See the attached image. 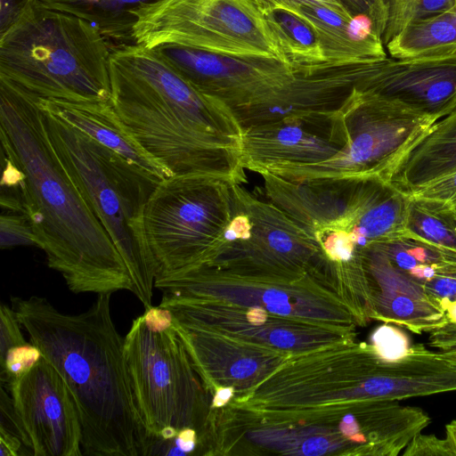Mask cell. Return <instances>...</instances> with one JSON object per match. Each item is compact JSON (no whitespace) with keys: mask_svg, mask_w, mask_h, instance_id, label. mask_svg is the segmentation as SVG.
<instances>
[{"mask_svg":"<svg viewBox=\"0 0 456 456\" xmlns=\"http://www.w3.org/2000/svg\"><path fill=\"white\" fill-rule=\"evenodd\" d=\"M232 220L205 265L234 273L289 278L313 273L328 279L317 246L295 220L242 183H232Z\"/></svg>","mask_w":456,"mask_h":456,"instance_id":"11","label":"cell"},{"mask_svg":"<svg viewBox=\"0 0 456 456\" xmlns=\"http://www.w3.org/2000/svg\"><path fill=\"white\" fill-rule=\"evenodd\" d=\"M407 228L411 237L456 258V219L452 215L411 200Z\"/></svg>","mask_w":456,"mask_h":456,"instance_id":"26","label":"cell"},{"mask_svg":"<svg viewBox=\"0 0 456 456\" xmlns=\"http://www.w3.org/2000/svg\"><path fill=\"white\" fill-rule=\"evenodd\" d=\"M44 117L55 152L121 255L133 293L145 308L151 306L157 267L145 238L143 213L160 181L81 130L45 110Z\"/></svg>","mask_w":456,"mask_h":456,"instance_id":"5","label":"cell"},{"mask_svg":"<svg viewBox=\"0 0 456 456\" xmlns=\"http://www.w3.org/2000/svg\"><path fill=\"white\" fill-rule=\"evenodd\" d=\"M112 293L98 294L86 311L60 312L45 297H12L30 342L60 373L82 429L86 455L140 456L144 436L124 352L110 314Z\"/></svg>","mask_w":456,"mask_h":456,"instance_id":"3","label":"cell"},{"mask_svg":"<svg viewBox=\"0 0 456 456\" xmlns=\"http://www.w3.org/2000/svg\"><path fill=\"white\" fill-rule=\"evenodd\" d=\"M407 195L434 210L449 213L456 207V170Z\"/></svg>","mask_w":456,"mask_h":456,"instance_id":"29","label":"cell"},{"mask_svg":"<svg viewBox=\"0 0 456 456\" xmlns=\"http://www.w3.org/2000/svg\"><path fill=\"white\" fill-rule=\"evenodd\" d=\"M31 0H1L0 33L6 30Z\"/></svg>","mask_w":456,"mask_h":456,"instance_id":"35","label":"cell"},{"mask_svg":"<svg viewBox=\"0 0 456 456\" xmlns=\"http://www.w3.org/2000/svg\"><path fill=\"white\" fill-rule=\"evenodd\" d=\"M456 170V110L438 120L403 158L391 184L411 194Z\"/></svg>","mask_w":456,"mask_h":456,"instance_id":"21","label":"cell"},{"mask_svg":"<svg viewBox=\"0 0 456 456\" xmlns=\"http://www.w3.org/2000/svg\"><path fill=\"white\" fill-rule=\"evenodd\" d=\"M41 5L79 17L117 46L135 44L136 13L156 0H36ZM116 46V47H117Z\"/></svg>","mask_w":456,"mask_h":456,"instance_id":"23","label":"cell"},{"mask_svg":"<svg viewBox=\"0 0 456 456\" xmlns=\"http://www.w3.org/2000/svg\"><path fill=\"white\" fill-rule=\"evenodd\" d=\"M445 438L449 442L456 456V420H452V422L446 425Z\"/></svg>","mask_w":456,"mask_h":456,"instance_id":"39","label":"cell"},{"mask_svg":"<svg viewBox=\"0 0 456 456\" xmlns=\"http://www.w3.org/2000/svg\"><path fill=\"white\" fill-rule=\"evenodd\" d=\"M133 36L150 49L173 44L292 66L255 0H156L137 12Z\"/></svg>","mask_w":456,"mask_h":456,"instance_id":"10","label":"cell"},{"mask_svg":"<svg viewBox=\"0 0 456 456\" xmlns=\"http://www.w3.org/2000/svg\"><path fill=\"white\" fill-rule=\"evenodd\" d=\"M289 63L314 71L327 62L313 26L297 12L273 0H255Z\"/></svg>","mask_w":456,"mask_h":456,"instance_id":"22","label":"cell"},{"mask_svg":"<svg viewBox=\"0 0 456 456\" xmlns=\"http://www.w3.org/2000/svg\"><path fill=\"white\" fill-rule=\"evenodd\" d=\"M1 187L17 195L48 266L74 293L134 292L128 269L48 136L38 97L0 77Z\"/></svg>","mask_w":456,"mask_h":456,"instance_id":"1","label":"cell"},{"mask_svg":"<svg viewBox=\"0 0 456 456\" xmlns=\"http://www.w3.org/2000/svg\"><path fill=\"white\" fill-rule=\"evenodd\" d=\"M174 325L212 397L223 387H233L234 396L250 392L292 355L209 330Z\"/></svg>","mask_w":456,"mask_h":456,"instance_id":"16","label":"cell"},{"mask_svg":"<svg viewBox=\"0 0 456 456\" xmlns=\"http://www.w3.org/2000/svg\"><path fill=\"white\" fill-rule=\"evenodd\" d=\"M235 390L232 387H217L213 395L211 409H220L226 405L234 396Z\"/></svg>","mask_w":456,"mask_h":456,"instance_id":"37","label":"cell"},{"mask_svg":"<svg viewBox=\"0 0 456 456\" xmlns=\"http://www.w3.org/2000/svg\"><path fill=\"white\" fill-rule=\"evenodd\" d=\"M38 103L45 111L81 130L135 168L159 181L172 176L125 129L110 102H75L38 97Z\"/></svg>","mask_w":456,"mask_h":456,"instance_id":"20","label":"cell"},{"mask_svg":"<svg viewBox=\"0 0 456 456\" xmlns=\"http://www.w3.org/2000/svg\"><path fill=\"white\" fill-rule=\"evenodd\" d=\"M376 245L398 269L422 286L440 274L456 272V258L414 237Z\"/></svg>","mask_w":456,"mask_h":456,"instance_id":"25","label":"cell"},{"mask_svg":"<svg viewBox=\"0 0 456 456\" xmlns=\"http://www.w3.org/2000/svg\"><path fill=\"white\" fill-rule=\"evenodd\" d=\"M151 49L196 90L223 103L235 120L266 102L301 71L273 58L232 56L173 44Z\"/></svg>","mask_w":456,"mask_h":456,"instance_id":"12","label":"cell"},{"mask_svg":"<svg viewBox=\"0 0 456 456\" xmlns=\"http://www.w3.org/2000/svg\"><path fill=\"white\" fill-rule=\"evenodd\" d=\"M297 12L314 28L327 62L345 65L387 58L371 24L310 0H273Z\"/></svg>","mask_w":456,"mask_h":456,"instance_id":"19","label":"cell"},{"mask_svg":"<svg viewBox=\"0 0 456 456\" xmlns=\"http://www.w3.org/2000/svg\"><path fill=\"white\" fill-rule=\"evenodd\" d=\"M21 327L13 309L2 305L0 307V360L12 347L27 343L22 335Z\"/></svg>","mask_w":456,"mask_h":456,"instance_id":"33","label":"cell"},{"mask_svg":"<svg viewBox=\"0 0 456 456\" xmlns=\"http://www.w3.org/2000/svg\"><path fill=\"white\" fill-rule=\"evenodd\" d=\"M447 214H450L452 215L455 219H456V207L454 208H452L449 213Z\"/></svg>","mask_w":456,"mask_h":456,"instance_id":"41","label":"cell"},{"mask_svg":"<svg viewBox=\"0 0 456 456\" xmlns=\"http://www.w3.org/2000/svg\"><path fill=\"white\" fill-rule=\"evenodd\" d=\"M124 352L143 423L142 444L149 439L173 438L184 428L197 429L202 436L212 396L175 325L151 330L140 315L124 338Z\"/></svg>","mask_w":456,"mask_h":456,"instance_id":"6","label":"cell"},{"mask_svg":"<svg viewBox=\"0 0 456 456\" xmlns=\"http://www.w3.org/2000/svg\"><path fill=\"white\" fill-rule=\"evenodd\" d=\"M346 143L334 156L311 164H275L260 169L289 181L376 178L390 183L403 158L440 120L362 93L343 110Z\"/></svg>","mask_w":456,"mask_h":456,"instance_id":"9","label":"cell"},{"mask_svg":"<svg viewBox=\"0 0 456 456\" xmlns=\"http://www.w3.org/2000/svg\"><path fill=\"white\" fill-rule=\"evenodd\" d=\"M110 51L86 20L31 0L0 33V77L44 99L110 102Z\"/></svg>","mask_w":456,"mask_h":456,"instance_id":"4","label":"cell"},{"mask_svg":"<svg viewBox=\"0 0 456 456\" xmlns=\"http://www.w3.org/2000/svg\"><path fill=\"white\" fill-rule=\"evenodd\" d=\"M159 306L171 312L176 325L209 330L292 355L355 337V329L217 301H176Z\"/></svg>","mask_w":456,"mask_h":456,"instance_id":"13","label":"cell"},{"mask_svg":"<svg viewBox=\"0 0 456 456\" xmlns=\"http://www.w3.org/2000/svg\"><path fill=\"white\" fill-rule=\"evenodd\" d=\"M441 301L448 322L456 324V300L442 299Z\"/></svg>","mask_w":456,"mask_h":456,"instance_id":"38","label":"cell"},{"mask_svg":"<svg viewBox=\"0 0 456 456\" xmlns=\"http://www.w3.org/2000/svg\"><path fill=\"white\" fill-rule=\"evenodd\" d=\"M403 456H455L447 439L418 434L407 445Z\"/></svg>","mask_w":456,"mask_h":456,"instance_id":"34","label":"cell"},{"mask_svg":"<svg viewBox=\"0 0 456 456\" xmlns=\"http://www.w3.org/2000/svg\"><path fill=\"white\" fill-rule=\"evenodd\" d=\"M339 118L286 119L242 130L240 158L246 170L275 164H311L326 160L345 145Z\"/></svg>","mask_w":456,"mask_h":456,"instance_id":"17","label":"cell"},{"mask_svg":"<svg viewBox=\"0 0 456 456\" xmlns=\"http://www.w3.org/2000/svg\"><path fill=\"white\" fill-rule=\"evenodd\" d=\"M0 246H37L38 241L28 216L21 212L2 211L0 216Z\"/></svg>","mask_w":456,"mask_h":456,"instance_id":"30","label":"cell"},{"mask_svg":"<svg viewBox=\"0 0 456 456\" xmlns=\"http://www.w3.org/2000/svg\"><path fill=\"white\" fill-rule=\"evenodd\" d=\"M385 47L394 59L456 55V5L410 23Z\"/></svg>","mask_w":456,"mask_h":456,"instance_id":"24","label":"cell"},{"mask_svg":"<svg viewBox=\"0 0 456 456\" xmlns=\"http://www.w3.org/2000/svg\"><path fill=\"white\" fill-rule=\"evenodd\" d=\"M15 412L35 456H81L82 429L67 385L41 357L28 372L8 384Z\"/></svg>","mask_w":456,"mask_h":456,"instance_id":"14","label":"cell"},{"mask_svg":"<svg viewBox=\"0 0 456 456\" xmlns=\"http://www.w3.org/2000/svg\"><path fill=\"white\" fill-rule=\"evenodd\" d=\"M232 183L204 175H175L157 184L143 213L156 278L210 260L232 220Z\"/></svg>","mask_w":456,"mask_h":456,"instance_id":"8","label":"cell"},{"mask_svg":"<svg viewBox=\"0 0 456 456\" xmlns=\"http://www.w3.org/2000/svg\"><path fill=\"white\" fill-rule=\"evenodd\" d=\"M454 2H455V5H456V0H454Z\"/></svg>","mask_w":456,"mask_h":456,"instance_id":"42","label":"cell"},{"mask_svg":"<svg viewBox=\"0 0 456 456\" xmlns=\"http://www.w3.org/2000/svg\"><path fill=\"white\" fill-rule=\"evenodd\" d=\"M353 18L368 20L381 37L387 24V9L384 0H339Z\"/></svg>","mask_w":456,"mask_h":456,"instance_id":"32","label":"cell"},{"mask_svg":"<svg viewBox=\"0 0 456 456\" xmlns=\"http://www.w3.org/2000/svg\"><path fill=\"white\" fill-rule=\"evenodd\" d=\"M371 320L415 334L431 332L449 322L441 299L398 269L376 244L364 248Z\"/></svg>","mask_w":456,"mask_h":456,"instance_id":"18","label":"cell"},{"mask_svg":"<svg viewBox=\"0 0 456 456\" xmlns=\"http://www.w3.org/2000/svg\"><path fill=\"white\" fill-rule=\"evenodd\" d=\"M110 104L125 129L175 175L247 181L242 129L219 101L196 90L155 51L138 44L111 48Z\"/></svg>","mask_w":456,"mask_h":456,"instance_id":"2","label":"cell"},{"mask_svg":"<svg viewBox=\"0 0 456 456\" xmlns=\"http://www.w3.org/2000/svg\"><path fill=\"white\" fill-rule=\"evenodd\" d=\"M318 4H321L324 6H327L332 10H335L339 12L348 13L346 9L343 7L339 0H310Z\"/></svg>","mask_w":456,"mask_h":456,"instance_id":"40","label":"cell"},{"mask_svg":"<svg viewBox=\"0 0 456 456\" xmlns=\"http://www.w3.org/2000/svg\"><path fill=\"white\" fill-rule=\"evenodd\" d=\"M22 446H24V444L17 436L0 428L1 456H17L22 454V452H20Z\"/></svg>","mask_w":456,"mask_h":456,"instance_id":"36","label":"cell"},{"mask_svg":"<svg viewBox=\"0 0 456 456\" xmlns=\"http://www.w3.org/2000/svg\"><path fill=\"white\" fill-rule=\"evenodd\" d=\"M387 24L382 42L386 45L410 23L435 15L455 5L454 0H384Z\"/></svg>","mask_w":456,"mask_h":456,"instance_id":"27","label":"cell"},{"mask_svg":"<svg viewBox=\"0 0 456 456\" xmlns=\"http://www.w3.org/2000/svg\"><path fill=\"white\" fill-rule=\"evenodd\" d=\"M160 305L176 301H217L244 308L355 329L370 322L349 293L313 273L280 277L234 273L202 265L156 278Z\"/></svg>","mask_w":456,"mask_h":456,"instance_id":"7","label":"cell"},{"mask_svg":"<svg viewBox=\"0 0 456 456\" xmlns=\"http://www.w3.org/2000/svg\"><path fill=\"white\" fill-rule=\"evenodd\" d=\"M360 90L441 119L456 110V55L376 61Z\"/></svg>","mask_w":456,"mask_h":456,"instance_id":"15","label":"cell"},{"mask_svg":"<svg viewBox=\"0 0 456 456\" xmlns=\"http://www.w3.org/2000/svg\"><path fill=\"white\" fill-rule=\"evenodd\" d=\"M370 346L375 353L385 361H398L411 351L409 337L397 325L385 322L376 328L370 335Z\"/></svg>","mask_w":456,"mask_h":456,"instance_id":"28","label":"cell"},{"mask_svg":"<svg viewBox=\"0 0 456 456\" xmlns=\"http://www.w3.org/2000/svg\"><path fill=\"white\" fill-rule=\"evenodd\" d=\"M41 357V351L31 342L9 349L4 357L0 360L2 384L8 385L28 372L38 362Z\"/></svg>","mask_w":456,"mask_h":456,"instance_id":"31","label":"cell"}]
</instances>
